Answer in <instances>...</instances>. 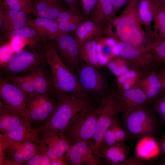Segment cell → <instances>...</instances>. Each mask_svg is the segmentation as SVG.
Here are the masks:
<instances>
[{"mask_svg": "<svg viewBox=\"0 0 165 165\" xmlns=\"http://www.w3.org/2000/svg\"><path fill=\"white\" fill-rule=\"evenodd\" d=\"M55 96L57 105L49 120L34 128L39 134L47 131L64 133L76 117L94 107L93 98L81 97L70 92L57 93Z\"/></svg>", "mask_w": 165, "mask_h": 165, "instance_id": "obj_1", "label": "cell"}, {"mask_svg": "<svg viewBox=\"0 0 165 165\" xmlns=\"http://www.w3.org/2000/svg\"><path fill=\"white\" fill-rule=\"evenodd\" d=\"M43 44L55 93L70 92L81 97L92 98L82 87L75 74L62 61L53 42L45 40Z\"/></svg>", "mask_w": 165, "mask_h": 165, "instance_id": "obj_2", "label": "cell"}, {"mask_svg": "<svg viewBox=\"0 0 165 165\" xmlns=\"http://www.w3.org/2000/svg\"><path fill=\"white\" fill-rule=\"evenodd\" d=\"M42 45L18 51L1 68L2 75L27 74L39 68L48 67Z\"/></svg>", "mask_w": 165, "mask_h": 165, "instance_id": "obj_3", "label": "cell"}, {"mask_svg": "<svg viewBox=\"0 0 165 165\" xmlns=\"http://www.w3.org/2000/svg\"><path fill=\"white\" fill-rule=\"evenodd\" d=\"M19 88L26 97L55 94L49 67L36 69L27 74L16 75H0Z\"/></svg>", "mask_w": 165, "mask_h": 165, "instance_id": "obj_4", "label": "cell"}, {"mask_svg": "<svg viewBox=\"0 0 165 165\" xmlns=\"http://www.w3.org/2000/svg\"><path fill=\"white\" fill-rule=\"evenodd\" d=\"M99 104L100 108L92 141L95 154L99 160L100 157H103L100 149L103 145L105 134L112 123L118 119V114L121 112L120 104L118 98L114 95H109L102 98Z\"/></svg>", "mask_w": 165, "mask_h": 165, "instance_id": "obj_5", "label": "cell"}, {"mask_svg": "<svg viewBox=\"0 0 165 165\" xmlns=\"http://www.w3.org/2000/svg\"><path fill=\"white\" fill-rule=\"evenodd\" d=\"M100 108L99 103L81 114L71 123L64 133L70 145L92 139Z\"/></svg>", "mask_w": 165, "mask_h": 165, "instance_id": "obj_6", "label": "cell"}, {"mask_svg": "<svg viewBox=\"0 0 165 165\" xmlns=\"http://www.w3.org/2000/svg\"><path fill=\"white\" fill-rule=\"evenodd\" d=\"M122 120L127 134L133 137L151 135L157 129L156 117L140 108L123 115Z\"/></svg>", "mask_w": 165, "mask_h": 165, "instance_id": "obj_7", "label": "cell"}, {"mask_svg": "<svg viewBox=\"0 0 165 165\" xmlns=\"http://www.w3.org/2000/svg\"><path fill=\"white\" fill-rule=\"evenodd\" d=\"M71 33H64L53 42L62 61L75 74L78 71L80 61L79 47Z\"/></svg>", "mask_w": 165, "mask_h": 165, "instance_id": "obj_8", "label": "cell"}, {"mask_svg": "<svg viewBox=\"0 0 165 165\" xmlns=\"http://www.w3.org/2000/svg\"><path fill=\"white\" fill-rule=\"evenodd\" d=\"M77 72V79L83 89L91 97L100 98L103 93L105 84L103 77L97 68L80 60Z\"/></svg>", "mask_w": 165, "mask_h": 165, "instance_id": "obj_9", "label": "cell"}, {"mask_svg": "<svg viewBox=\"0 0 165 165\" xmlns=\"http://www.w3.org/2000/svg\"><path fill=\"white\" fill-rule=\"evenodd\" d=\"M38 143L51 161L64 159L70 144L64 133L47 131L39 134Z\"/></svg>", "mask_w": 165, "mask_h": 165, "instance_id": "obj_10", "label": "cell"}, {"mask_svg": "<svg viewBox=\"0 0 165 165\" xmlns=\"http://www.w3.org/2000/svg\"><path fill=\"white\" fill-rule=\"evenodd\" d=\"M64 160L68 163L74 165L101 164L95 154L90 141L82 140L70 145L64 156Z\"/></svg>", "mask_w": 165, "mask_h": 165, "instance_id": "obj_11", "label": "cell"}, {"mask_svg": "<svg viewBox=\"0 0 165 165\" xmlns=\"http://www.w3.org/2000/svg\"><path fill=\"white\" fill-rule=\"evenodd\" d=\"M0 101L10 109L19 113L26 108V96L17 86L0 77Z\"/></svg>", "mask_w": 165, "mask_h": 165, "instance_id": "obj_12", "label": "cell"}, {"mask_svg": "<svg viewBox=\"0 0 165 165\" xmlns=\"http://www.w3.org/2000/svg\"><path fill=\"white\" fill-rule=\"evenodd\" d=\"M38 142L26 141L9 142L7 147L3 151L6 152L7 156L19 163L23 165L36 154L40 150Z\"/></svg>", "mask_w": 165, "mask_h": 165, "instance_id": "obj_13", "label": "cell"}, {"mask_svg": "<svg viewBox=\"0 0 165 165\" xmlns=\"http://www.w3.org/2000/svg\"><path fill=\"white\" fill-rule=\"evenodd\" d=\"M57 104L55 95L42 106L25 110L20 114L30 122L33 128H35L44 125L49 120L54 112Z\"/></svg>", "mask_w": 165, "mask_h": 165, "instance_id": "obj_14", "label": "cell"}, {"mask_svg": "<svg viewBox=\"0 0 165 165\" xmlns=\"http://www.w3.org/2000/svg\"><path fill=\"white\" fill-rule=\"evenodd\" d=\"M27 25L34 30L42 42L45 40L53 41L65 33L60 30L56 21L46 18L38 17L28 20Z\"/></svg>", "mask_w": 165, "mask_h": 165, "instance_id": "obj_15", "label": "cell"}, {"mask_svg": "<svg viewBox=\"0 0 165 165\" xmlns=\"http://www.w3.org/2000/svg\"><path fill=\"white\" fill-rule=\"evenodd\" d=\"M4 8L3 10L0 11V27L4 35L27 26L28 20L27 13Z\"/></svg>", "mask_w": 165, "mask_h": 165, "instance_id": "obj_16", "label": "cell"}, {"mask_svg": "<svg viewBox=\"0 0 165 165\" xmlns=\"http://www.w3.org/2000/svg\"><path fill=\"white\" fill-rule=\"evenodd\" d=\"M65 3L63 0H37L33 5L32 13L37 18L56 19L66 10Z\"/></svg>", "mask_w": 165, "mask_h": 165, "instance_id": "obj_17", "label": "cell"}, {"mask_svg": "<svg viewBox=\"0 0 165 165\" xmlns=\"http://www.w3.org/2000/svg\"><path fill=\"white\" fill-rule=\"evenodd\" d=\"M104 28L100 24L87 19L83 21L75 31V38L79 48L86 42L101 37Z\"/></svg>", "mask_w": 165, "mask_h": 165, "instance_id": "obj_18", "label": "cell"}, {"mask_svg": "<svg viewBox=\"0 0 165 165\" xmlns=\"http://www.w3.org/2000/svg\"><path fill=\"white\" fill-rule=\"evenodd\" d=\"M39 135V133L24 118L14 129L6 134H0V138L16 142L31 141L38 142Z\"/></svg>", "mask_w": 165, "mask_h": 165, "instance_id": "obj_19", "label": "cell"}, {"mask_svg": "<svg viewBox=\"0 0 165 165\" xmlns=\"http://www.w3.org/2000/svg\"><path fill=\"white\" fill-rule=\"evenodd\" d=\"M19 113L7 107L0 101V131L6 134L15 128L24 119Z\"/></svg>", "mask_w": 165, "mask_h": 165, "instance_id": "obj_20", "label": "cell"}, {"mask_svg": "<svg viewBox=\"0 0 165 165\" xmlns=\"http://www.w3.org/2000/svg\"><path fill=\"white\" fill-rule=\"evenodd\" d=\"M113 10L110 0H97L91 19L104 28L107 23L112 22Z\"/></svg>", "mask_w": 165, "mask_h": 165, "instance_id": "obj_21", "label": "cell"}, {"mask_svg": "<svg viewBox=\"0 0 165 165\" xmlns=\"http://www.w3.org/2000/svg\"><path fill=\"white\" fill-rule=\"evenodd\" d=\"M137 156L144 160H150L160 154L158 143L151 135L142 137L135 148Z\"/></svg>", "mask_w": 165, "mask_h": 165, "instance_id": "obj_22", "label": "cell"}, {"mask_svg": "<svg viewBox=\"0 0 165 165\" xmlns=\"http://www.w3.org/2000/svg\"><path fill=\"white\" fill-rule=\"evenodd\" d=\"M155 3L153 0H140L138 9L139 20L144 30L152 34Z\"/></svg>", "mask_w": 165, "mask_h": 165, "instance_id": "obj_23", "label": "cell"}, {"mask_svg": "<svg viewBox=\"0 0 165 165\" xmlns=\"http://www.w3.org/2000/svg\"><path fill=\"white\" fill-rule=\"evenodd\" d=\"M8 39L18 40L24 46H35L43 44V42L37 35L34 30L27 26L14 31L9 34L5 35Z\"/></svg>", "mask_w": 165, "mask_h": 165, "instance_id": "obj_24", "label": "cell"}, {"mask_svg": "<svg viewBox=\"0 0 165 165\" xmlns=\"http://www.w3.org/2000/svg\"><path fill=\"white\" fill-rule=\"evenodd\" d=\"M100 152L103 157L112 164H123L127 160V149L123 142H118L110 146L103 145Z\"/></svg>", "mask_w": 165, "mask_h": 165, "instance_id": "obj_25", "label": "cell"}, {"mask_svg": "<svg viewBox=\"0 0 165 165\" xmlns=\"http://www.w3.org/2000/svg\"><path fill=\"white\" fill-rule=\"evenodd\" d=\"M79 54L80 59L86 64L97 68L103 65L98 56L97 39L88 41L80 46Z\"/></svg>", "mask_w": 165, "mask_h": 165, "instance_id": "obj_26", "label": "cell"}, {"mask_svg": "<svg viewBox=\"0 0 165 165\" xmlns=\"http://www.w3.org/2000/svg\"><path fill=\"white\" fill-rule=\"evenodd\" d=\"M155 3L152 34L157 41H160L165 40V6Z\"/></svg>", "mask_w": 165, "mask_h": 165, "instance_id": "obj_27", "label": "cell"}, {"mask_svg": "<svg viewBox=\"0 0 165 165\" xmlns=\"http://www.w3.org/2000/svg\"><path fill=\"white\" fill-rule=\"evenodd\" d=\"M123 96L127 101V104L122 112H123L127 105H128L127 108H128L127 112L126 114L138 109L136 106L138 105L139 106L144 103L147 98L145 94L139 89L127 90L124 93ZM127 108L123 114L125 112Z\"/></svg>", "mask_w": 165, "mask_h": 165, "instance_id": "obj_28", "label": "cell"}, {"mask_svg": "<svg viewBox=\"0 0 165 165\" xmlns=\"http://www.w3.org/2000/svg\"><path fill=\"white\" fill-rule=\"evenodd\" d=\"M2 6L27 14L32 13L33 4L31 0H5Z\"/></svg>", "mask_w": 165, "mask_h": 165, "instance_id": "obj_29", "label": "cell"}, {"mask_svg": "<svg viewBox=\"0 0 165 165\" xmlns=\"http://www.w3.org/2000/svg\"><path fill=\"white\" fill-rule=\"evenodd\" d=\"M80 9L69 7L68 9L60 13L56 19L58 23L72 21H83L86 19Z\"/></svg>", "mask_w": 165, "mask_h": 165, "instance_id": "obj_30", "label": "cell"}, {"mask_svg": "<svg viewBox=\"0 0 165 165\" xmlns=\"http://www.w3.org/2000/svg\"><path fill=\"white\" fill-rule=\"evenodd\" d=\"M114 37L119 48L120 55L122 57L127 59H132L140 56V50L120 40L116 36Z\"/></svg>", "mask_w": 165, "mask_h": 165, "instance_id": "obj_31", "label": "cell"}, {"mask_svg": "<svg viewBox=\"0 0 165 165\" xmlns=\"http://www.w3.org/2000/svg\"><path fill=\"white\" fill-rule=\"evenodd\" d=\"M55 95L45 94L32 97H26V108L25 110L40 107Z\"/></svg>", "mask_w": 165, "mask_h": 165, "instance_id": "obj_32", "label": "cell"}, {"mask_svg": "<svg viewBox=\"0 0 165 165\" xmlns=\"http://www.w3.org/2000/svg\"><path fill=\"white\" fill-rule=\"evenodd\" d=\"M150 86L147 92V96L150 98L156 96L159 93L161 87L160 81L155 75H152L149 78Z\"/></svg>", "mask_w": 165, "mask_h": 165, "instance_id": "obj_33", "label": "cell"}, {"mask_svg": "<svg viewBox=\"0 0 165 165\" xmlns=\"http://www.w3.org/2000/svg\"><path fill=\"white\" fill-rule=\"evenodd\" d=\"M110 127L113 132L117 143L123 142L127 137V133L125 130L121 127L118 119L116 120Z\"/></svg>", "mask_w": 165, "mask_h": 165, "instance_id": "obj_34", "label": "cell"}, {"mask_svg": "<svg viewBox=\"0 0 165 165\" xmlns=\"http://www.w3.org/2000/svg\"><path fill=\"white\" fill-rule=\"evenodd\" d=\"M152 47L156 58L165 64V40L156 41Z\"/></svg>", "mask_w": 165, "mask_h": 165, "instance_id": "obj_35", "label": "cell"}, {"mask_svg": "<svg viewBox=\"0 0 165 165\" xmlns=\"http://www.w3.org/2000/svg\"><path fill=\"white\" fill-rule=\"evenodd\" d=\"M83 21L76 20L60 22L58 23L60 30L64 33H72L75 31Z\"/></svg>", "mask_w": 165, "mask_h": 165, "instance_id": "obj_36", "label": "cell"}, {"mask_svg": "<svg viewBox=\"0 0 165 165\" xmlns=\"http://www.w3.org/2000/svg\"><path fill=\"white\" fill-rule=\"evenodd\" d=\"M97 0H80L82 13L84 17L87 18L93 10Z\"/></svg>", "mask_w": 165, "mask_h": 165, "instance_id": "obj_37", "label": "cell"}, {"mask_svg": "<svg viewBox=\"0 0 165 165\" xmlns=\"http://www.w3.org/2000/svg\"><path fill=\"white\" fill-rule=\"evenodd\" d=\"M116 143L117 142L113 132L110 127L105 134L103 145L110 146Z\"/></svg>", "mask_w": 165, "mask_h": 165, "instance_id": "obj_38", "label": "cell"}, {"mask_svg": "<svg viewBox=\"0 0 165 165\" xmlns=\"http://www.w3.org/2000/svg\"><path fill=\"white\" fill-rule=\"evenodd\" d=\"M113 7L112 19L113 20L116 17L118 11L125 5L127 4L129 0H110Z\"/></svg>", "mask_w": 165, "mask_h": 165, "instance_id": "obj_39", "label": "cell"}, {"mask_svg": "<svg viewBox=\"0 0 165 165\" xmlns=\"http://www.w3.org/2000/svg\"><path fill=\"white\" fill-rule=\"evenodd\" d=\"M44 152V151L40 148L38 152L26 162L25 164L27 165H40Z\"/></svg>", "mask_w": 165, "mask_h": 165, "instance_id": "obj_40", "label": "cell"}, {"mask_svg": "<svg viewBox=\"0 0 165 165\" xmlns=\"http://www.w3.org/2000/svg\"><path fill=\"white\" fill-rule=\"evenodd\" d=\"M157 105V111L160 118L163 122L165 119V97L160 98Z\"/></svg>", "mask_w": 165, "mask_h": 165, "instance_id": "obj_41", "label": "cell"}, {"mask_svg": "<svg viewBox=\"0 0 165 165\" xmlns=\"http://www.w3.org/2000/svg\"><path fill=\"white\" fill-rule=\"evenodd\" d=\"M69 7L81 8L80 0H63Z\"/></svg>", "mask_w": 165, "mask_h": 165, "instance_id": "obj_42", "label": "cell"}, {"mask_svg": "<svg viewBox=\"0 0 165 165\" xmlns=\"http://www.w3.org/2000/svg\"><path fill=\"white\" fill-rule=\"evenodd\" d=\"M68 163L64 159H60L52 161L50 165H66Z\"/></svg>", "mask_w": 165, "mask_h": 165, "instance_id": "obj_43", "label": "cell"}, {"mask_svg": "<svg viewBox=\"0 0 165 165\" xmlns=\"http://www.w3.org/2000/svg\"><path fill=\"white\" fill-rule=\"evenodd\" d=\"M160 148V154L165 157V141L161 140L158 143Z\"/></svg>", "mask_w": 165, "mask_h": 165, "instance_id": "obj_44", "label": "cell"}, {"mask_svg": "<svg viewBox=\"0 0 165 165\" xmlns=\"http://www.w3.org/2000/svg\"><path fill=\"white\" fill-rule=\"evenodd\" d=\"M112 52L114 55H118L120 54L119 48L116 44L113 46Z\"/></svg>", "mask_w": 165, "mask_h": 165, "instance_id": "obj_45", "label": "cell"}, {"mask_svg": "<svg viewBox=\"0 0 165 165\" xmlns=\"http://www.w3.org/2000/svg\"><path fill=\"white\" fill-rule=\"evenodd\" d=\"M124 75L127 79L132 78L135 76L136 73L133 71H130L127 72Z\"/></svg>", "mask_w": 165, "mask_h": 165, "instance_id": "obj_46", "label": "cell"}, {"mask_svg": "<svg viewBox=\"0 0 165 165\" xmlns=\"http://www.w3.org/2000/svg\"><path fill=\"white\" fill-rule=\"evenodd\" d=\"M127 79V78L125 75H120L118 79V81L120 83H124L126 82V81Z\"/></svg>", "mask_w": 165, "mask_h": 165, "instance_id": "obj_47", "label": "cell"}, {"mask_svg": "<svg viewBox=\"0 0 165 165\" xmlns=\"http://www.w3.org/2000/svg\"><path fill=\"white\" fill-rule=\"evenodd\" d=\"M119 69L121 75H124L127 72V68L125 66H122Z\"/></svg>", "mask_w": 165, "mask_h": 165, "instance_id": "obj_48", "label": "cell"}, {"mask_svg": "<svg viewBox=\"0 0 165 165\" xmlns=\"http://www.w3.org/2000/svg\"><path fill=\"white\" fill-rule=\"evenodd\" d=\"M155 2L165 6V0H153Z\"/></svg>", "mask_w": 165, "mask_h": 165, "instance_id": "obj_49", "label": "cell"}, {"mask_svg": "<svg viewBox=\"0 0 165 165\" xmlns=\"http://www.w3.org/2000/svg\"><path fill=\"white\" fill-rule=\"evenodd\" d=\"M130 87L129 84L126 82L124 83L123 85V88L125 90H129Z\"/></svg>", "mask_w": 165, "mask_h": 165, "instance_id": "obj_50", "label": "cell"}, {"mask_svg": "<svg viewBox=\"0 0 165 165\" xmlns=\"http://www.w3.org/2000/svg\"><path fill=\"white\" fill-rule=\"evenodd\" d=\"M159 164L165 165V157H164L163 159L159 163Z\"/></svg>", "mask_w": 165, "mask_h": 165, "instance_id": "obj_51", "label": "cell"}, {"mask_svg": "<svg viewBox=\"0 0 165 165\" xmlns=\"http://www.w3.org/2000/svg\"><path fill=\"white\" fill-rule=\"evenodd\" d=\"M164 78L165 79L162 82V86L163 88L165 89V75H164Z\"/></svg>", "mask_w": 165, "mask_h": 165, "instance_id": "obj_52", "label": "cell"}, {"mask_svg": "<svg viewBox=\"0 0 165 165\" xmlns=\"http://www.w3.org/2000/svg\"><path fill=\"white\" fill-rule=\"evenodd\" d=\"M37 0H31V1L32 2V3L34 5L35 2L37 1Z\"/></svg>", "mask_w": 165, "mask_h": 165, "instance_id": "obj_53", "label": "cell"}, {"mask_svg": "<svg viewBox=\"0 0 165 165\" xmlns=\"http://www.w3.org/2000/svg\"><path fill=\"white\" fill-rule=\"evenodd\" d=\"M162 140L165 141V135H164V136L163 137V139H162Z\"/></svg>", "mask_w": 165, "mask_h": 165, "instance_id": "obj_54", "label": "cell"}, {"mask_svg": "<svg viewBox=\"0 0 165 165\" xmlns=\"http://www.w3.org/2000/svg\"><path fill=\"white\" fill-rule=\"evenodd\" d=\"M2 0H0V3H1V5H2Z\"/></svg>", "mask_w": 165, "mask_h": 165, "instance_id": "obj_55", "label": "cell"}, {"mask_svg": "<svg viewBox=\"0 0 165 165\" xmlns=\"http://www.w3.org/2000/svg\"><path fill=\"white\" fill-rule=\"evenodd\" d=\"M163 122H165V120H164V121Z\"/></svg>", "mask_w": 165, "mask_h": 165, "instance_id": "obj_56", "label": "cell"}]
</instances>
